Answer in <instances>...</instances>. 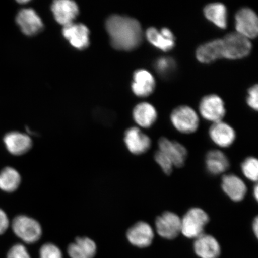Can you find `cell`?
I'll list each match as a JSON object with an SVG mask.
<instances>
[{
    "label": "cell",
    "mask_w": 258,
    "mask_h": 258,
    "mask_svg": "<svg viewBox=\"0 0 258 258\" xmlns=\"http://www.w3.org/2000/svg\"><path fill=\"white\" fill-rule=\"evenodd\" d=\"M221 185L222 191L231 201L238 203L246 198L247 192L246 183L235 174H225L222 176Z\"/></svg>",
    "instance_id": "12"
},
{
    "label": "cell",
    "mask_w": 258,
    "mask_h": 258,
    "mask_svg": "<svg viewBox=\"0 0 258 258\" xmlns=\"http://www.w3.org/2000/svg\"><path fill=\"white\" fill-rule=\"evenodd\" d=\"M124 141L129 152L136 156L148 152L152 144L151 138L137 127L129 128L125 132Z\"/></svg>",
    "instance_id": "10"
},
{
    "label": "cell",
    "mask_w": 258,
    "mask_h": 258,
    "mask_svg": "<svg viewBox=\"0 0 258 258\" xmlns=\"http://www.w3.org/2000/svg\"><path fill=\"white\" fill-rule=\"evenodd\" d=\"M16 21L22 32L28 36L39 33L43 30V22L31 9H24L19 11L16 16Z\"/></svg>",
    "instance_id": "16"
},
{
    "label": "cell",
    "mask_w": 258,
    "mask_h": 258,
    "mask_svg": "<svg viewBox=\"0 0 258 258\" xmlns=\"http://www.w3.org/2000/svg\"><path fill=\"white\" fill-rule=\"evenodd\" d=\"M257 85L251 86L248 90V96L247 98V102L248 105L254 111H257Z\"/></svg>",
    "instance_id": "32"
},
{
    "label": "cell",
    "mask_w": 258,
    "mask_h": 258,
    "mask_svg": "<svg viewBox=\"0 0 258 258\" xmlns=\"http://www.w3.org/2000/svg\"><path fill=\"white\" fill-rule=\"evenodd\" d=\"M145 37L154 47L165 52L172 50L175 46V35L167 28H161L160 31L154 27L148 28Z\"/></svg>",
    "instance_id": "14"
},
{
    "label": "cell",
    "mask_w": 258,
    "mask_h": 258,
    "mask_svg": "<svg viewBox=\"0 0 258 258\" xmlns=\"http://www.w3.org/2000/svg\"><path fill=\"white\" fill-rule=\"evenodd\" d=\"M12 227L16 236L28 244L39 240L43 233L39 222L25 215H19L14 218Z\"/></svg>",
    "instance_id": "5"
},
{
    "label": "cell",
    "mask_w": 258,
    "mask_h": 258,
    "mask_svg": "<svg viewBox=\"0 0 258 258\" xmlns=\"http://www.w3.org/2000/svg\"><path fill=\"white\" fill-rule=\"evenodd\" d=\"M209 136L219 148H227L234 144L236 132L230 124L221 121L212 124L209 130Z\"/></svg>",
    "instance_id": "13"
},
{
    "label": "cell",
    "mask_w": 258,
    "mask_h": 258,
    "mask_svg": "<svg viewBox=\"0 0 258 258\" xmlns=\"http://www.w3.org/2000/svg\"><path fill=\"white\" fill-rule=\"evenodd\" d=\"M155 88L156 80L148 71L140 69L134 73L132 89L135 95L142 98L149 96L154 91Z\"/></svg>",
    "instance_id": "18"
},
{
    "label": "cell",
    "mask_w": 258,
    "mask_h": 258,
    "mask_svg": "<svg viewBox=\"0 0 258 258\" xmlns=\"http://www.w3.org/2000/svg\"><path fill=\"white\" fill-rule=\"evenodd\" d=\"M196 57L202 63H211L224 58L222 39H216L201 45L196 50Z\"/></svg>",
    "instance_id": "22"
},
{
    "label": "cell",
    "mask_w": 258,
    "mask_h": 258,
    "mask_svg": "<svg viewBox=\"0 0 258 258\" xmlns=\"http://www.w3.org/2000/svg\"><path fill=\"white\" fill-rule=\"evenodd\" d=\"M21 182L20 174L11 167L3 169L0 172V189L8 192H12L18 188Z\"/></svg>",
    "instance_id": "26"
},
{
    "label": "cell",
    "mask_w": 258,
    "mask_h": 258,
    "mask_svg": "<svg viewBox=\"0 0 258 258\" xmlns=\"http://www.w3.org/2000/svg\"><path fill=\"white\" fill-rule=\"evenodd\" d=\"M4 143L9 152L14 156H21L28 153L32 146L31 138L18 132H12L6 134Z\"/></svg>",
    "instance_id": "21"
},
{
    "label": "cell",
    "mask_w": 258,
    "mask_h": 258,
    "mask_svg": "<svg viewBox=\"0 0 258 258\" xmlns=\"http://www.w3.org/2000/svg\"><path fill=\"white\" fill-rule=\"evenodd\" d=\"M241 170L247 179L256 182L258 178V160L256 158L250 156L245 159L241 164Z\"/></svg>",
    "instance_id": "28"
},
{
    "label": "cell",
    "mask_w": 258,
    "mask_h": 258,
    "mask_svg": "<svg viewBox=\"0 0 258 258\" xmlns=\"http://www.w3.org/2000/svg\"><path fill=\"white\" fill-rule=\"evenodd\" d=\"M235 29L237 33L248 39H253L257 36L258 18L252 9L242 8L235 16Z\"/></svg>",
    "instance_id": "7"
},
{
    "label": "cell",
    "mask_w": 258,
    "mask_h": 258,
    "mask_svg": "<svg viewBox=\"0 0 258 258\" xmlns=\"http://www.w3.org/2000/svg\"><path fill=\"white\" fill-rule=\"evenodd\" d=\"M51 10L58 23L64 27L73 23L79 14L78 6L70 0H57L53 3Z\"/></svg>",
    "instance_id": "17"
},
{
    "label": "cell",
    "mask_w": 258,
    "mask_h": 258,
    "mask_svg": "<svg viewBox=\"0 0 258 258\" xmlns=\"http://www.w3.org/2000/svg\"><path fill=\"white\" fill-rule=\"evenodd\" d=\"M106 28L112 46L116 49L133 50L140 46L143 41V30L137 19L127 16H112L106 21Z\"/></svg>",
    "instance_id": "1"
},
{
    "label": "cell",
    "mask_w": 258,
    "mask_h": 258,
    "mask_svg": "<svg viewBox=\"0 0 258 258\" xmlns=\"http://www.w3.org/2000/svg\"><path fill=\"white\" fill-rule=\"evenodd\" d=\"M158 147L159 150L172 161L174 167L180 168L185 165L188 151L184 145L179 142L161 137L158 141Z\"/></svg>",
    "instance_id": "11"
},
{
    "label": "cell",
    "mask_w": 258,
    "mask_h": 258,
    "mask_svg": "<svg viewBox=\"0 0 258 258\" xmlns=\"http://www.w3.org/2000/svg\"><path fill=\"white\" fill-rule=\"evenodd\" d=\"M205 163L206 171L212 176L222 175L230 166L228 157L219 150L208 151L206 154Z\"/></svg>",
    "instance_id": "20"
},
{
    "label": "cell",
    "mask_w": 258,
    "mask_h": 258,
    "mask_svg": "<svg viewBox=\"0 0 258 258\" xmlns=\"http://www.w3.org/2000/svg\"><path fill=\"white\" fill-rule=\"evenodd\" d=\"M63 36L69 41L72 46L82 50L89 44V31L85 25L72 23L64 26Z\"/></svg>",
    "instance_id": "19"
},
{
    "label": "cell",
    "mask_w": 258,
    "mask_h": 258,
    "mask_svg": "<svg viewBox=\"0 0 258 258\" xmlns=\"http://www.w3.org/2000/svg\"><path fill=\"white\" fill-rule=\"evenodd\" d=\"M154 230L149 223L138 221L128 229L126 233L129 243L135 247L146 248L149 247L154 239Z\"/></svg>",
    "instance_id": "9"
},
{
    "label": "cell",
    "mask_w": 258,
    "mask_h": 258,
    "mask_svg": "<svg viewBox=\"0 0 258 258\" xmlns=\"http://www.w3.org/2000/svg\"><path fill=\"white\" fill-rule=\"evenodd\" d=\"M253 196L254 197V199H255L256 201H257L258 199V186L256 184L254 185L253 190Z\"/></svg>",
    "instance_id": "35"
},
{
    "label": "cell",
    "mask_w": 258,
    "mask_h": 258,
    "mask_svg": "<svg viewBox=\"0 0 258 258\" xmlns=\"http://www.w3.org/2000/svg\"><path fill=\"white\" fill-rule=\"evenodd\" d=\"M210 221L209 215L204 209L193 207L188 210L181 218V232L183 236L196 239L204 234Z\"/></svg>",
    "instance_id": "2"
},
{
    "label": "cell",
    "mask_w": 258,
    "mask_h": 258,
    "mask_svg": "<svg viewBox=\"0 0 258 258\" xmlns=\"http://www.w3.org/2000/svg\"><path fill=\"white\" fill-rule=\"evenodd\" d=\"M154 67L156 72L161 77H169L176 69L175 60L170 57H161L155 61Z\"/></svg>",
    "instance_id": "27"
},
{
    "label": "cell",
    "mask_w": 258,
    "mask_h": 258,
    "mask_svg": "<svg viewBox=\"0 0 258 258\" xmlns=\"http://www.w3.org/2000/svg\"><path fill=\"white\" fill-rule=\"evenodd\" d=\"M199 111L205 120L212 123L222 121L226 113L223 100L217 95L205 96L200 102Z\"/></svg>",
    "instance_id": "8"
},
{
    "label": "cell",
    "mask_w": 258,
    "mask_h": 258,
    "mask_svg": "<svg viewBox=\"0 0 258 258\" xmlns=\"http://www.w3.org/2000/svg\"><path fill=\"white\" fill-rule=\"evenodd\" d=\"M7 258H31L24 245L16 244L10 249Z\"/></svg>",
    "instance_id": "31"
},
{
    "label": "cell",
    "mask_w": 258,
    "mask_h": 258,
    "mask_svg": "<svg viewBox=\"0 0 258 258\" xmlns=\"http://www.w3.org/2000/svg\"><path fill=\"white\" fill-rule=\"evenodd\" d=\"M40 258H63V254L56 245L48 243L41 247Z\"/></svg>",
    "instance_id": "30"
},
{
    "label": "cell",
    "mask_w": 258,
    "mask_h": 258,
    "mask_svg": "<svg viewBox=\"0 0 258 258\" xmlns=\"http://www.w3.org/2000/svg\"><path fill=\"white\" fill-rule=\"evenodd\" d=\"M133 117L139 126L148 128L152 127L156 122L158 114L153 105L148 102H143L135 106Z\"/></svg>",
    "instance_id": "24"
},
{
    "label": "cell",
    "mask_w": 258,
    "mask_h": 258,
    "mask_svg": "<svg viewBox=\"0 0 258 258\" xmlns=\"http://www.w3.org/2000/svg\"><path fill=\"white\" fill-rule=\"evenodd\" d=\"M203 13L206 19L219 28L225 30L228 25L227 9L221 3H214L206 5Z\"/></svg>",
    "instance_id": "25"
},
{
    "label": "cell",
    "mask_w": 258,
    "mask_h": 258,
    "mask_svg": "<svg viewBox=\"0 0 258 258\" xmlns=\"http://www.w3.org/2000/svg\"><path fill=\"white\" fill-rule=\"evenodd\" d=\"M224 58L230 60L242 59L251 52V43L249 39L237 32H231L222 38Z\"/></svg>",
    "instance_id": "3"
},
{
    "label": "cell",
    "mask_w": 258,
    "mask_h": 258,
    "mask_svg": "<svg viewBox=\"0 0 258 258\" xmlns=\"http://www.w3.org/2000/svg\"><path fill=\"white\" fill-rule=\"evenodd\" d=\"M18 2L20 3H27L28 1H19Z\"/></svg>",
    "instance_id": "36"
},
{
    "label": "cell",
    "mask_w": 258,
    "mask_h": 258,
    "mask_svg": "<svg viewBox=\"0 0 258 258\" xmlns=\"http://www.w3.org/2000/svg\"><path fill=\"white\" fill-rule=\"evenodd\" d=\"M193 248L200 258H218L221 253L220 244L217 238L205 233L196 238Z\"/></svg>",
    "instance_id": "15"
},
{
    "label": "cell",
    "mask_w": 258,
    "mask_h": 258,
    "mask_svg": "<svg viewBox=\"0 0 258 258\" xmlns=\"http://www.w3.org/2000/svg\"><path fill=\"white\" fill-rule=\"evenodd\" d=\"M96 250L95 241L86 237L77 238L68 247V253L71 258H93Z\"/></svg>",
    "instance_id": "23"
},
{
    "label": "cell",
    "mask_w": 258,
    "mask_h": 258,
    "mask_svg": "<svg viewBox=\"0 0 258 258\" xmlns=\"http://www.w3.org/2000/svg\"><path fill=\"white\" fill-rule=\"evenodd\" d=\"M9 226V221L6 213L0 209V235L5 233Z\"/></svg>",
    "instance_id": "33"
},
{
    "label": "cell",
    "mask_w": 258,
    "mask_h": 258,
    "mask_svg": "<svg viewBox=\"0 0 258 258\" xmlns=\"http://www.w3.org/2000/svg\"><path fill=\"white\" fill-rule=\"evenodd\" d=\"M170 118L174 128L183 134L195 133L199 127V116L188 106L181 105L174 109Z\"/></svg>",
    "instance_id": "4"
},
{
    "label": "cell",
    "mask_w": 258,
    "mask_h": 258,
    "mask_svg": "<svg viewBox=\"0 0 258 258\" xmlns=\"http://www.w3.org/2000/svg\"><path fill=\"white\" fill-rule=\"evenodd\" d=\"M155 230L164 239H175L181 232V218L175 212H164L155 221Z\"/></svg>",
    "instance_id": "6"
},
{
    "label": "cell",
    "mask_w": 258,
    "mask_h": 258,
    "mask_svg": "<svg viewBox=\"0 0 258 258\" xmlns=\"http://www.w3.org/2000/svg\"><path fill=\"white\" fill-rule=\"evenodd\" d=\"M154 158L155 161L165 175H170L172 174L175 167H174L172 161L165 154L158 150L155 153Z\"/></svg>",
    "instance_id": "29"
},
{
    "label": "cell",
    "mask_w": 258,
    "mask_h": 258,
    "mask_svg": "<svg viewBox=\"0 0 258 258\" xmlns=\"http://www.w3.org/2000/svg\"><path fill=\"white\" fill-rule=\"evenodd\" d=\"M252 230L254 235L257 237L258 234V218L257 217L254 218L252 222Z\"/></svg>",
    "instance_id": "34"
}]
</instances>
